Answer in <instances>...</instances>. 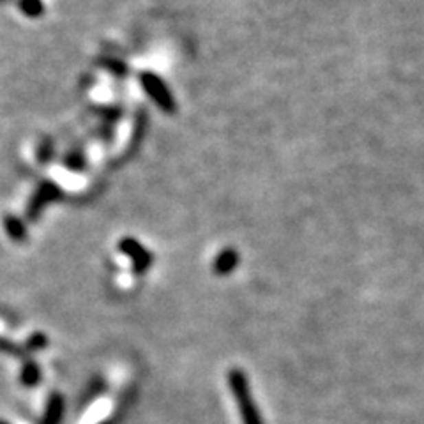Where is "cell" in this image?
<instances>
[{
    "instance_id": "52a82bcc",
    "label": "cell",
    "mask_w": 424,
    "mask_h": 424,
    "mask_svg": "<svg viewBox=\"0 0 424 424\" xmlns=\"http://www.w3.org/2000/svg\"><path fill=\"white\" fill-rule=\"evenodd\" d=\"M101 424H110V423H108V421H104V423H101Z\"/></svg>"
},
{
    "instance_id": "8992f818",
    "label": "cell",
    "mask_w": 424,
    "mask_h": 424,
    "mask_svg": "<svg viewBox=\"0 0 424 424\" xmlns=\"http://www.w3.org/2000/svg\"><path fill=\"white\" fill-rule=\"evenodd\" d=\"M0 424H9V423H8V421H2V419H0Z\"/></svg>"
},
{
    "instance_id": "5b68a950",
    "label": "cell",
    "mask_w": 424,
    "mask_h": 424,
    "mask_svg": "<svg viewBox=\"0 0 424 424\" xmlns=\"http://www.w3.org/2000/svg\"><path fill=\"white\" fill-rule=\"evenodd\" d=\"M0 348H2V350H8V352H14V354L18 355V348L14 345H11V343H4V342H0Z\"/></svg>"
},
{
    "instance_id": "277c9868",
    "label": "cell",
    "mask_w": 424,
    "mask_h": 424,
    "mask_svg": "<svg viewBox=\"0 0 424 424\" xmlns=\"http://www.w3.org/2000/svg\"><path fill=\"white\" fill-rule=\"evenodd\" d=\"M48 345V339H46L45 334H34V336H30L29 342H27V348L29 350H41V348H45V346Z\"/></svg>"
},
{
    "instance_id": "7a4b0ae2",
    "label": "cell",
    "mask_w": 424,
    "mask_h": 424,
    "mask_svg": "<svg viewBox=\"0 0 424 424\" xmlns=\"http://www.w3.org/2000/svg\"><path fill=\"white\" fill-rule=\"evenodd\" d=\"M62 416H64V398H62L60 392H54L49 396L48 403H46L41 424H60Z\"/></svg>"
},
{
    "instance_id": "3957f363",
    "label": "cell",
    "mask_w": 424,
    "mask_h": 424,
    "mask_svg": "<svg viewBox=\"0 0 424 424\" xmlns=\"http://www.w3.org/2000/svg\"><path fill=\"white\" fill-rule=\"evenodd\" d=\"M20 380L21 386H25V388H36L39 380H41V370H39L37 363H34V361L25 363L23 368H21Z\"/></svg>"
},
{
    "instance_id": "6da1fadb",
    "label": "cell",
    "mask_w": 424,
    "mask_h": 424,
    "mask_svg": "<svg viewBox=\"0 0 424 424\" xmlns=\"http://www.w3.org/2000/svg\"><path fill=\"white\" fill-rule=\"evenodd\" d=\"M228 386L235 398V403L239 407V414L243 417L244 424H264L262 416L258 412V407L253 401L252 389H249V382L243 370L234 368L228 371Z\"/></svg>"
}]
</instances>
